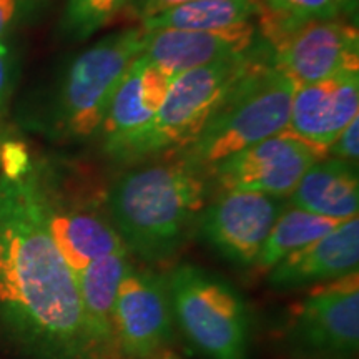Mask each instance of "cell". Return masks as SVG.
<instances>
[{
  "label": "cell",
  "mask_w": 359,
  "mask_h": 359,
  "mask_svg": "<svg viewBox=\"0 0 359 359\" xmlns=\"http://www.w3.org/2000/svg\"><path fill=\"white\" fill-rule=\"evenodd\" d=\"M130 264L128 251L122 250L95 259L77 275L80 299L90 331L109 359H125L115 334V299Z\"/></svg>",
  "instance_id": "obj_17"
},
{
  "label": "cell",
  "mask_w": 359,
  "mask_h": 359,
  "mask_svg": "<svg viewBox=\"0 0 359 359\" xmlns=\"http://www.w3.org/2000/svg\"><path fill=\"white\" fill-rule=\"evenodd\" d=\"M358 263L359 219L354 217L268 269V283L280 291L316 286L358 273Z\"/></svg>",
  "instance_id": "obj_15"
},
{
  "label": "cell",
  "mask_w": 359,
  "mask_h": 359,
  "mask_svg": "<svg viewBox=\"0 0 359 359\" xmlns=\"http://www.w3.org/2000/svg\"><path fill=\"white\" fill-rule=\"evenodd\" d=\"M291 359H354L359 349L358 273L316 285L291 308L285 327Z\"/></svg>",
  "instance_id": "obj_9"
},
{
  "label": "cell",
  "mask_w": 359,
  "mask_h": 359,
  "mask_svg": "<svg viewBox=\"0 0 359 359\" xmlns=\"http://www.w3.org/2000/svg\"><path fill=\"white\" fill-rule=\"evenodd\" d=\"M258 45L259 40L245 55L224 58L178 75L154 118L111 150L110 158L135 163L150 156L178 154L190 147L224 95L253 62Z\"/></svg>",
  "instance_id": "obj_4"
},
{
  "label": "cell",
  "mask_w": 359,
  "mask_h": 359,
  "mask_svg": "<svg viewBox=\"0 0 359 359\" xmlns=\"http://www.w3.org/2000/svg\"><path fill=\"white\" fill-rule=\"evenodd\" d=\"M173 79L145 55H137L111 97L100 133L107 155L142 130L163 103Z\"/></svg>",
  "instance_id": "obj_16"
},
{
  "label": "cell",
  "mask_w": 359,
  "mask_h": 359,
  "mask_svg": "<svg viewBox=\"0 0 359 359\" xmlns=\"http://www.w3.org/2000/svg\"><path fill=\"white\" fill-rule=\"evenodd\" d=\"M330 155L290 130L228 156L208 170L219 191H251L286 198L303 175Z\"/></svg>",
  "instance_id": "obj_10"
},
{
  "label": "cell",
  "mask_w": 359,
  "mask_h": 359,
  "mask_svg": "<svg viewBox=\"0 0 359 359\" xmlns=\"http://www.w3.org/2000/svg\"><path fill=\"white\" fill-rule=\"evenodd\" d=\"M29 178L45 228L75 276L95 259L125 250L107 212V190L34 165Z\"/></svg>",
  "instance_id": "obj_6"
},
{
  "label": "cell",
  "mask_w": 359,
  "mask_h": 359,
  "mask_svg": "<svg viewBox=\"0 0 359 359\" xmlns=\"http://www.w3.org/2000/svg\"><path fill=\"white\" fill-rule=\"evenodd\" d=\"M258 0H191L140 22L143 30H212L253 22Z\"/></svg>",
  "instance_id": "obj_19"
},
{
  "label": "cell",
  "mask_w": 359,
  "mask_h": 359,
  "mask_svg": "<svg viewBox=\"0 0 359 359\" xmlns=\"http://www.w3.org/2000/svg\"><path fill=\"white\" fill-rule=\"evenodd\" d=\"M359 155V116L348 125L339 137L336 138L333 145L330 147V156L349 161L356 165Z\"/></svg>",
  "instance_id": "obj_23"
},
{
  "label": "cell",
  "mask_w": 359,
  "mask_h": 359,
  "mask_svg": "<svg viewBox=\"0 0 359 359\" xmlns=\"http://www.w3.org/2000/svg\"><path fill=\"white\" fill-rule=\"evenodd\" d=\"M286 208L285 198L251 191H222L198 218L203 240L219 257L241 268L257 264L273 224Z\"/></svg>",
  "instance_id": "obj_12"
},
{
  "label": "cell",
  "mask_w": 359,
  "mask_h": 359,
  "mask_svg": "<svg viewBox=\"0 0 359 359\" xmlns=\"http://www.w3.org/2000/svg\"><path fill=\"white\" fill-rule=\"evenodd\" d=\"M258 40L253 22L212 30H145L142 55L175 80L188 70L245 55Z\"/></svg>",
  "instance_id": "obj_13"
},
{
  "label": "cell",
  "mask_w": 359,
  "mask_h": 359,
  "mask_svg": "<svg viewBox=\"0 0 359 359\" xmlns=\"http://www.w3.org/2000/svg\"><path fill=\"white\" fill-rule=\"evenodd\" d=\"M358 116L359 70H344L294 88L286 130L330 151L339 133Z\"/></svg>",
  "instance_id": "obj_14"
},
{
  "label": "cell",
  "mask_w": 359,
  "mask_h": 359,
  "mask_svg": "<svg viewBox=\"0 0 359 359\" xmlns=\"http://www.w3.org/2000/svg\"><path fill=\"white\" fill-rule=\"evenodd\" d=\"M167 286L172 314L193 349L206 359H248L250 314L235 286L191 263L177 264Z\"/></svg>",
  "instance_id": "obj_5"
},
{
  "label": "cell",
  "mask_w": 359,
  "mask_h": 359,
  "mask_svg": "<svg viewBox=\"0 0 359 359\" xmlns=\"http://www.w3.org/2000/svg\"><path fill=\"white\" fill-rule=\"evenodd\" d=\"M30 167L0 173V327L32 359H109L90 331L77 276L40 217Z\"/></svg>",
  "instance_id": "obj_1"
},
{
  "label": "cell",
  "mask_w": 359,
  "mask_h": 359,
  "mask_svg": "<svg viewBox=\"0 0 359 359\" xmlns=\"http://www.w3.org/2000/svg\"><path fill=\"white\" fill-rule=\"evenodd\" d=\"M294 88L293 80L273 65L259 40L248 69L224 95L200 137L178 155L208 173L218 161L285 132Z\"/></svg>",
  "instance_id": "obj_3"
},
{
  "label": "cell",
  "mask_w": 359,
  "mask_h": 359,
  "mask_svg": "<svg viewBox=\"0 0 359 359\" xmlns=\"http://www.w3.org/2000/svg\"><path fill=\"white\" fill-rule=\"evenodd\" d=\"M290 203L309 213L339 222L358 217L359 182L356 165L327 155L303 175L290 195Z\"/></svg>",
  "instance_id": "obj_18"
},
{
  "label": "cell",
  "mask_w": 359,
  "mask_h": 359,
  "mask_svg": "<svg viewBox=\"0 0 359 359\" xmlns=\"http://www.w3.org/2000/svg\"><path fill=\"white\" fill-rule=\"evenodd\" d=\"M341 223L344 222L309 213L306 210L296 208V206L290 210L285 208L273 224L271 231L259 251L257 266L263 271H268L293 251L302 250L304 246L311 245L313 241L320 240L330 231H333L334 228H338Z\"/></svg>",
  "instance_id": "obj_20"
},
{
  "label": "cell",
  "mask_w": 359,
  "mask_h": 359,
  "mask_svg": "<svg viewBox=\"0 0 359 359\" xmlns=\"http://www.w3.org/2000/svg\"><path fill=\"white\" fill-rule=\"evenodd\" d=\"M15 82V57L6 40H0V111L6 107Z\"/></svg>",
  "instance_id": "obj_25"
},
{
  "label": "cell",
  "mask_w": 359,
  "mask_h": 359,
  "mask_svg": "<svg viewBox=\"0 0 359 359\" xmlns=\"http://www.w3.org/2000/svg\"><path fill=\"white\" fill-rule=\"evenodd\" d=\"M167 276L130 264L115 299V334L125 359H150L173 334Z\"/></svg>",
  "instance_id": "obj_11"
},
{
  "label": "cell",
  "mask_w": 359,
  "mask_h": 359,
  "mask_svg": "<svg viewBox=\"0 0 359 359\" xmlns=\"http://www.w3.org/2000/svg\"><path fill=\"white\" fill-rule=\"evenodd\" d=\"M358 2L359 0H334L339 15H346V17H349V19H351L353 15L356 17Z\"/></svg>",
  "instance_id": "obj_27"
},
{
  "label": "cell",
  "mask_w": 359,
  "mask_h": 359,
  "mask_svg": "<svg viewBox=\"0 0 359 359\" xmlns=\"http://www.w3.org/2000/svg\"><path fill=\"white\" fill-rule=\"evenodd\" d=\"M133 4V13L138 20L143 22L172 8L191 2V0H130Z\"/></svg>",
  "instance_id": "obj_26"
},
{
  "label": "cell",
  "mask_w": 359,
  "mask_h": 359,
  "mask_svg": "<svg viewBox=\"0 0 359 359\" xmlns=\"http://www.w3.org/2000/svg\"><path fill=\"white\" fill-rule=\"evenodd\" d=\"M150 359H182V358H180V354L173 351L172 346H168V348H163L156 354H154Z\"/></svg>",
  "instance_id": "obj_28"
},
{
  "label": "cell",
  "mask_w": 359,
  "mask_h": 359,
  "mask_svg": "<svg viewBox=\"0 0 359 359\" xmlns=\"http://www.w3.org/2000/svg\"><path fill=\"white\" fill-rule=\"evenodd\" d=\"M258 37L273 65L296 87L314 83L344 70H359V35L353 22L303 19L263 6L258 0Z\"/></svg>",
  "instance_id": "obj_8"
},
{
  "label": "cell",
  "mask_w": 359,
  "mask_h": 359,
  "mask_svg": "<svg viewBox=\"0 0 359 359\" xmlns=\"http://www.w3.org/2000/svg\"><path fill=\"white\" fill-rule=\"evenodd\" d=\"M145 43L142 27L107 35L74 58L52 105L53 132L67 140H88L100 132L110 100Z\"/></svg>",
  "instance_id": "obj_7"
},
{
  "label": "cell",
  "mask_w": 359,
  "mask_h": 359,
  "mask_svg": "<svg viewBox=\"0 0 359 359\" xmlns=\"http://www.w3.org/2000/svg\"><path fill=\"white\" fill-rule=\"evenodd\" d=\"M39 0H0V40L34 11Z\"/></svg>",
  "instance_id": "obj_24"
},
{
  "label": "cell",
  "mask_w": 359,
  "mask_h": 359,
  "mask_svg": "<svg viewBox=\"0 0 359 359\" xmlns=\"http://www.w3.org/2000/svg\"><path fill=\"white\" fill-rule=\"evenodd\" d=\"M130 0H69L62 30L74 42L92 37L118 15Z\"/></svg>",
  "instance_id": "obj_21"
},
{
  "label": "cell",
  "mask_w": 359,
  "mask_h": 359,
  "mask_svg": "<svg viewBox=\"0 0 359 359\" xmlns=\"http://www.w3.org/2000/svg\"><path fill=\"white\" fill-rule=\"evenodd\" d=\"M263 6L303 19H334L339 17L334 0H259Z\"/></svg>",
  "instance_id": "obj_22"
},
{
  "label": "cell",
  "mask_w": 359,
  "mask_h": 359,
  "mask_svg": "<svg viewBox=\"0 0 359 359\" xmlns=\"http://www.w3.org/2000/svg\"><path fill=\"white\" fill-rule=\"evenodd\" d=\"M143 165L107 188V212L128 255L165 264L177 257L206 206L208 173L182 155Z\"/></svg>",
  "instance_id": "obj_2"
}]
</instances>
